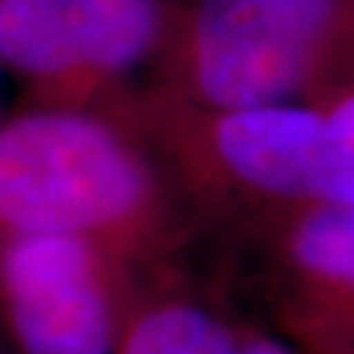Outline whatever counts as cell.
<instances>
[{
	"label": "cell",
	"mask_w": 354,
	"mask_h": 354,
	"mask_svg": "<svg viewBox=\"0 0 354 354\" xmlns=\"http://www.w3.org/2000/svg\"><path fill=\"white\" fill-rule=\"evenodd\" d=\"M121 254L82 236L0 247V307L21 354H115L131 304Z\"/></svg>",
	"instance_id": "277c9868"
},
{
	"label": "cell",
	"mask_w": 354,
	"mask_h": 354,
	"mask_svg": "<svg viewBox=\"0 0 354 354\" xmlns=\"http://www.w3.org/2000/svg\"><path fill=\"white\" fill-rule=\"evenodd\" d=\"M354 0H187L147 97L197 111L320 102L354 76ZM323 97V100H326Z\"/></svg>",
	"instance_id": "7a4b0ae2"
},
{
	"label": "cell",
	"mask_w": 354,
	"mask_h": 354,
	"mask_svg": "<svg viewBox=\"0 0 354 354\" xmlns=\"http://www.w3.org/2000/svg\"><path fill=\"white\" fill-rule=\"evenodd\" d=\"M281 313L307 354H354V207H297L281 239Z\"/></svg>",
	"instance_id": "5b68a950"
},
{
	"label": "cell",
	"mask_w": 354,
	"mask_h": 354,
	"mask_svg": "<svg viewBox=\"0 0 354 354\" xmlns=\"http://www.w3.org/2000/svg\"><path fill=\"white\" fill-rule=\"evenodd\" d=\"M354 207V79L320 100L310 203Z\"/></svg>",
	"instance_id": "52a82bcc"
},
{
	"label": "cell",
	"mask_w": 354,
	"mask_h": 354,
	"mask_svg": "<svg viewBox=\"0 0 354 354\" xmlns=\"http://www.w3.org/2000/svg\"><path fill=\"white\" fill-rule=\"evenodd\" d=\"M0 74H3V66H0Z\"/></svg>",
	"instance_id": "ba28073f"
},
{
	"label": "cell",
	"mask_w": 354,
	"mask_h": 354,
	"mask_svg": "<svg viewBox=\"0 0 354 354\" xmlns=\"http://www.w3.org/2000/svg\"><path fill=\"white\" fill-rule=\"evenodd\" d=\"M239 336L207 304L160 294L131 304L115 354H236Z\"/></svg>",
	"instance_id": "8992f818"
},
{
	"label": "cell",
	"mask_w": 354,
	"mask_h": 354,
	"mask_svg": "<svg viewBox=\"0 0 354 354\" xmlns=\"http://www.w3.org/2000/svg\"><path fill=\"white\" fill-rule=\"evenodd\" d=\"M82 236L127 263L178 236L174 181L124 108L29 105L0 118V247Z\"/></svg>",
	"instance_id": "6da1fadb"
},
{
	"label": "cell",
	"mask_w": 354,
	"mask_h": 354,
	"mask_svg": "<svg viewBox=\"0 0 354 354\" xmlns=\"http://www.w3.org/2000/svg\"><path fill=\"white\" fill-rule=\"evenodd\" d=\"M168 26L171 0H0V66L35 105L124 108Z\"/></svg>",
	"instance_id": "3957f363"
}]
</instances>
